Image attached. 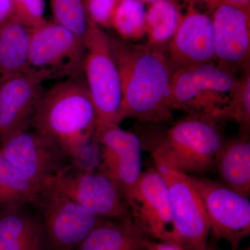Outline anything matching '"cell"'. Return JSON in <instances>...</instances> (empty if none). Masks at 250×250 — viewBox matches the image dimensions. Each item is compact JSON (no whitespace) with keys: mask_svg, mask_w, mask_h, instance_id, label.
I'll return each mask as SVG.
<instances>
[{"mask_svg":"<svg viewBox=\"0 0 250 250\" xmlns=\"http://www.w3.org/2000/svg\"><path fill=\"white\" fill-rule=\"evenodd\" d=\"M109 39L121 80L120 123L129 118L154 123L170 120L172 72L167 56L147 45L110 36Z\"/></svg>","mask_w":250,"mask_h":250,"instance_id":"1","label":"cell"},{"mask_svg":"<svg viewBox=\"0 0 250 250\" xmlns=\"http://www.w3.org/2000/svg\"><path fill=\"white\" fill-rule=\"evenodd\" d=\"M31 125L57 143L75 165H82L98 125L85 80L71 77L46 90Z\"/></svg>","mask_w":250,"mask_h":250,"instance_id":"2","label":"cell"},{"mask_svg":"<svg viewBox=\"0 0 250 250\" xmlns=\"http://www.w3.org/2000/svg\"><path fill=\"white\" fill-rule=\"evenodd\" d=\"M187 113L153 148L154 164L189 175L207 173L225 142L220 121L205 113Z\"/></svg>","mask_w":250,"mask_h":250,"instance_id":"3","label":"cell"},{"mask_svg":"<svg viewBox=\"0 0 250 250\" xmlns=\"http://www.w3.org/2000/svg\"><path fill=\"white\" fill-rule=\"evenodd\" d=\"M239 77L234 70L213 62L177 70L171 77L170 109L205 113L216 118Z\"/></svg>","mask_w":250,"mask_h":250,"instance_id":"4","label":"cell"},{"mask_svg":"<svg viewBox=\"0 0 250 250\" xmlns=\"http://www.w3.org/2000/svg\"><path fill=\"white\" fill-rule=\"evenodd\" d=\"M84 42L83 73L98 123L120 124L121 80L109 36L90 18Z\"/></svg>","mask_w":250,"mask_h":250,"instance_id":"5","label":"cell"},{"mask_svg":"<svg viewBox=\"0 0 250 250\" xmlns=\"http://www.w3.org/2000/svg\"><path fill=\"white\" fill-rule=\"evenodd\" d=\"M70 199L100 218L121 219L131 213L129 206L116 184L100 171L67 167L45 181L42 190Z\"/></svg>","mask_w":250,"mask_h":250,"instance_id":"6","label":"cell"},{"mask_svg":"<svg viewBox=\"0 0 250 250\" xmlns=\"http://www.w3.org/2000/svg\"><path fill=\"white\" fill-rule=\"evenodd\" d=\"M201 199L215 239L238 250L250 234V202L225 184L199 175L186 174Z\"/></svg>","mask_w":250,"mask_h":250,"instance_id":"7","label":"cell"},{"mask_svg":"<svg viewBox=\"0 0 250 250\" xmlns=\"http://www.w3.org/2000/svg\"><path fill=\"white\" fill-rule=\"evenodd\" d=\"M84 40L53 21L30 29L29 65L53 77H82Z\"/></svg>","mask_w":250,"mask_h":250,"instance_id":"8","label":"cell"},{"mask_svg":"<svg viewBox=\"0 0 250 250\" xmlns=\"http://www.w3.org/2000/svg\"><path fill=\"white\" fill-rule=\"evenodd\" d=\"M155 166L165 181L170 196L174 220L170 243L187 250H208L209 220L195 188L185 174L162 164Z\"/></svg>","mask_w":250,"mask_h":250,"instance_id":"9","label":"cell"},{"mask_svg":"<svg viewBox=\"0 0 250 250\" xmlns=\"http://www.w3.org/2000/svg\"><path fill=\"white\" fill-rule=\"evenodd\" d=\"M93 141L101 149V172L116 184L129 205L143 173L141 140L119 124L98 123Z\"/></svg>","mask_w":250,"mask_h":250,"instance_id":"10","label":"cell"},{"mask_svg":"<svg viewBox=\"0 0 250 250\" xmlns=\"http://www.w3.org/2000/svg\"><path fill=\"white\" fill-rule=\"evenodd\" d=\"M0 154L41 189L49 177L70 167L62 148L35 130H21L2 140Z\"/></svg>","mask_w":250,"mask_h":250,"instance_id":"11","label":"cell"},{"mask_svg":"<svg viewBox=\"0 0 250 250\" xmlns=\"http://www.w3.org/2000/svg\"><path fill=\"white\" fill-rule=\"evenodd\" d=\"M38 205L43 216L44 244L49 250H76L104 220L70 199L49 190H42Z\"/></svg>","mask_w":250,"mask_h":250,"instance_id":"12","label":"cell"},{"mask_svg":"<svg viewBox=\"0 0 250 250\" xmlns=\"http://www.w3.org/2000/svg\"><path fill=\"white\" fill-rule=\"evenodd\" d=\"M49 73L31 68L1 81L0 142L10 135L27 129L45 95Z\"/></svg>","mask_w":250,"mask_h":250,"instance_id":"13","label":"cell"},{"mask_svg":"<svg viewBox=\"0 0 250 250\" xmlns=\"http://www.w3.org/2000/svg\"><path fill=\"white\" fill-rule=\"evenodd\" d=\"M167 57L172 73L193 65L215 61L211 17L188 0L185 14L168 44Z\"/></svg>","mask_w":250,"mask_h":250,"instance_id":"14","label":"cell"},{"mask_svg":"<svg viewBox=\"0 0 250 250\" xmlns=\"http://www.w3.org/2000/svg\"><path fill=\"white\" fill-rule=\"evenodd\" d=\"M129 206L151 238L172 241L174 220L170 196L165 181L156 169L141 174Z\"/></svg>","mask_w":250,"mask_h":250,"instance_id":"15","label":"cell"},{"mask_svg":"<svg viewBox=\"0 0 250 250\" xmlns=\"http://www.w3.org/2000/svg\"><path fill=\"white\" fill-rule=\"evenodd\" d=\"M212 12L215 61L236 72L249 71L250 9L220 6Z\"/></svg>","mask_w":250,"mask_h":250,"instance_id":"16","label":"cell"},{"mask_svg":"<svg viewBox=\"0 0 250 250\" xmlns=\"http://www.w3.org/2000/svg\"><path fill=\"white\" fill-rule=\"evenodd\" d=\"M150 238L131 213L116 221L103 220L75 250H146Z\"/></svg>","mask_w":250,"mask_h":250,"instance_id":"17","label":"cell"},{"mask_svg":"<svg viewBox=\"0 0 250 250\" xmlns=\"http://www.w3.org/2000/svg\"><path fill=\"white\" fill-rule=\"evenodd\" d=\"M214 167L224 184L249 199L250 143L248 135L225 141L215 157Z\"/></svg>","mask_w":250,"mask_h":250,"instance_id":"18","label":"cell"},{"mask_svg":"<svg viewBox=\"0 0 250 250\" xmlns=\"http://www.w3.org/2000/svg\"><path fill=\"white\" fill-rule=\"evenodd\" d=\"M42 223L22 207L0 213V250H42Z\"/></svg>","mask_w":250,"mask_h":250,"instance_id":"19","label":"cell"},{"mask_svg":"<svg viewBox=\"0 0 250 250\" xmlns=\"http://www.w3.org/2000/svg\"><path fill=\"white\" fill-rule=\"evenodd\" d=\"M30 29L14 17L0 24V80L28 71Z\"/></svg>","mask_w":250,"mask_h":250,"instance_id":"20","label":"cell"},{"mask_svg":"<svg viewBox=\"0 0 250 250\" xmlns=\"http://www.w3.org/2000/svg\"><path fill=\"white\" fill-rule=\"evenodd\" d=\"M42 189L0 154V213L29 204L38 205Z\"/></svg>","mask_w":250,"mask_h":250,"instance_id":"21","label":"cell"},{"mask_svg":"<svg viewBox=\"0 0 250 250\" xmlns=\"http://www.w3.org/2000/svg\"><path fill=\"white\" fill-rule=\"evenodd\" d=\"M182 15L177 0H159L149 4L146 15L147 45L161 49L169 44L178 27Z\"/></svg>","mask_w":250,"mask_h":250,"instance_id":"22","label":"cell"},{"mask_svg":"<svg viewBox=\"0 0 250 250\" xmlns=\"http://www.w3.org/2000/svg\"><path fill=\"white\" fill-rule=\"evenodd\" d=\"M146 9L139 0H120L111 21V28L124 41H136L146 35Z\"/></svg>","mask_w":250,"mask_h":250,"instance_id":"23","label":"cell"},{"mask_svg":"<svg viewBox=\"0 0 250 250\" xmlns=\"http://www.w3.org/2000/svg\"><path fill=\"white\" fill-rule=\"evenodd\" d=\"M218 121L231 120L239 126L241 134L248 135L250 126V72H243L229 94V98L216 116Z\"/></svg>","mask_w":250,"mask_h":250,"instance_id":"24","label":"cell"},{"mask_svg":"<svg viewBox=\"0 0 250 250\" xmlns=\"http://www.w3.org/2000/svg\"><path fill=\"white\" fill-rule=\"evenodd\" d=\"M53 21L84 40L90 18L83 0H50Z\"/></svg>","mask_w":250,"mask_h":250,"instance_id":"25","label":"cell"},{"mask_svg":"<svg viewBox=\"0 0 250 250\" xmlns=\"http://www.w3.org/2000/svg\"><path fill=\"white\" fill-rule=\"evenodd\" d=\"M14 16L24 26L33 29L45 22L44 0H11Z\"/></svg>","mask_w":250,"mask_h":250,"instance_id":"26","label":"cell"},{"mask_svg":"<svg viewBox=\"0 0 250 250\" xmlns=\"http://www.w3.org/2000/svg\"><path fill=\"white\" fill-rule=\"evenodd\" d=\"M120 0H83L88 16L104 29L111 28V21Z\"/></svg>","mask_w":250,"mask_h":250,"instance_id":"27","label":"cell"},{"mask_svg":"<svg viewBox=\"0 0 250 250\" xmlns=\"http://www.w3.org/2000/svg\"><path fill=\"white\" fill-rule=\"evenodd\" d=\"M196 4L203 5L210 11L220 6H229L250 9V0H194Z\"/></svg>","mask_w":250,"mask_h":250,"instance_id":"28","label":"cell"},{"mask_svg":"<svg viewBox=\"0 0 250 250\" xmlns=\"http://www.w3.org/2000/svg\"><path fill=\"white\" fill-rule=\"evenodd\" d=\"M213 247H208V250H213ZM146 250H187L175 243L165 241H150Z\"/></svg>","mask_w":250,"mask_h":250,"instance_id":"29","label":"cell"},{"mask_svg":"<svg viewBox=\"0 0 250 250\" xmlns=\"http://www.w3.org/2000/svg\"><path fill=\"white\" fill-rule=\"evenodd\" d=\"M14 16L11 0H0V24Z\"/></svg>","mask_w":250,"mask_h":250,"instance_id":"30","label":"cell"},{"mask_svg":"<svg viewBox=\"0 0 250 250\" xmlns=\"http://www.w3.org/2000/svg\"><path fill=\"white\" fill-rule=\"evenodd\" d=\"M139 1H141V2H143V4H152V3L159 1V0H139Z\"/></svg>","mask_w":250,"mask_h":250,"instance_id":"31","label":"cell"},{"mask_svg":"<svg viewBox=\"0 0 250 250\" xmlns=\"http://www.w3.org/2000/svg\"><path fill=\"white\" fill-rule=\"evenodd\" d=\"M0 90H1V81H0Z\"/></svg>","mask_w":250,"mask_h":250,"instance_id":"32","label":"cell"},{"mask_svg":"<svg viewBox=\"0 0 250 250\" xmlns=\"http://www.w3.org/2000/svg\"><path fill=\"white\" fill-rule=\"evenodd\" d=\"M213 250H215V249H213Z\"/></svg>","mask_w":250,"mask_h":250,"instance_id":"33","label":"cell"}]
</instances>
